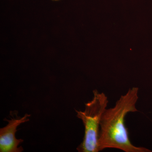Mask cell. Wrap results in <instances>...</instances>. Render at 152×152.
Returning a JSON list of instances; mask_svg holds the SVG:
<instances>
[{"instance_id": "3957f363", "label": "cell", "mask_w": 152, "mask_h": 152, "mask_svg": "<svg viewBox=\"0 0 152 152\" xmlns=\"http://www.w3.org/2000/svg\"><path fill=\"white\" fill-rule=\"evenodd\" d=\"M10 119H5L8 124L4 127L0 129V152H22L24 149L22 146H19L23 142V139L16 137L17 128L23 123L29 121L31 115L26 113L23 117L18 116L16 111L10 113Z\"/></svg>"}, {"instance_id": "277c9868", "label": "cell", "mask_w": 152, "mask_h": 152, "mask_svg": "<svg viewBox=\"0 0 152 152\" xmlns=\"http://www.w3.org/2000/svg\"><path fill=\"white\" fill-rule=\"evenodd\" d=\"M53 1H59V0H53Z\"/></svg>"}, {"instance_id": "7a4b0ae2", "label": "cell", "mask_w": 152, "mask_h": 152, "mask_svg": "<svg viewBox=\"0 0 152 152\" xmlns=\"http://www.w3.org/2000/svg\"><path fill=\"white\" fill-rule=\"evenodd\" d=\"M91 100L85 104L83 111L75 110L77 117L83 122L85 134L81 143L77 148L79 152H98L100 127L103 115L107 109L109 101L104 93L93 91Z\"/></svg>"}, {"instance_id": "6da1fadb", "label": "cell", "mask_w": 152, "mask_h": 152, "mask_svg": "<svg viewBox=\"0 0 152 152\" xmlns=\"http://www.w3.org/2000/svg\"><path fill=\"white\" fill-rule=\"evenodd\" d=\"M139 88L133 87L122 95L114 107L107 109L100 124L98 141L99 151L115 148L125 152H151L142 147H137L131 142L125 118L128 113L138 111L136 104L138 100Z\"/></svg>"}]
</instances>
